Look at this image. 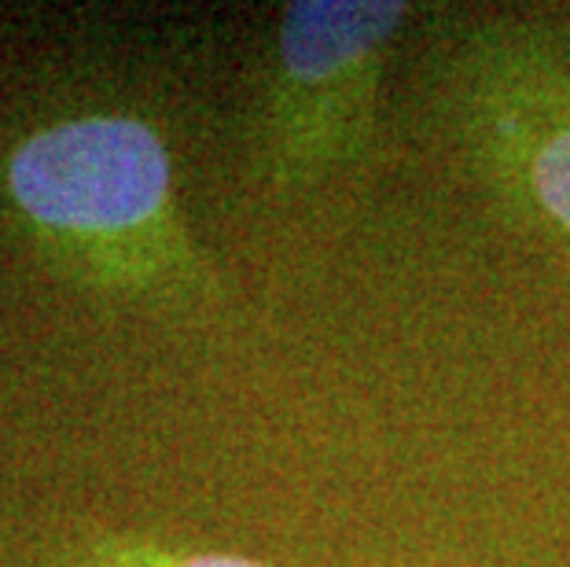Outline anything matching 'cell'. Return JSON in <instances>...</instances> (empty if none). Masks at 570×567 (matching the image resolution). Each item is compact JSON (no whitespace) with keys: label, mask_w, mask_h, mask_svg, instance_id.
<instances>
[{"label":"cell","mask_w":570,"mask_h":567,"mask_svg":"<svg viewBox=\"0 0 570 567\" xmlns=\"http://www.w3.org/2000/svg\"><path fill=\"white\" fill-rule=\"evenodd\" d=\"M501 115L487 118V155L512 192L570 239V104H530L527 89Z\"/></svg>","instance_id":"obj_3"},{"label":"cell","mask_w":570,"mask_h":567,"mask_svg":"<svg viewBox=\"0 0 570 567\" xmlns=\"http://www.w3.org/2000/svg\"><path fill=\"white\" fill-rule=\"evenodd\" d=\"M129 567V564H126ZM132 567H265L258 560H244V557H225V553H199V557H185V560H169V557H144Z\"/></svg>","instance_id":"obj_4"},{"label":"cell","mask_w":570,"mask_h":567,"mask_svg":"<svg viewBox=\"0 0 570 567\" xmlns=\"http://www.w3.org/2000/svg\"><path fill=\"white\" fill-rule=\"evenodd\" d=\"M11 196L59 244L118 276H151L180 247L169 155L137 118L92 115L38 133L8 163Z\"/></svg>","instance_id":"obj_1"},{"label":"cell","mask_w":570,"mask_h":567,"mask_svg":"<svg viewBox=\"0 0 570 567\" xmlns=\"http://www.w3.org/2000/svg\"><path fill=\"white\" fill-rule=\"evenodd\" d=\"M405 19L391 0H298L284 11L265 133L281 185H309L365 155L383 56Z\"/></svg>","instance_id":"obj_2"}]
</instances>
